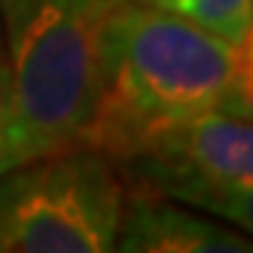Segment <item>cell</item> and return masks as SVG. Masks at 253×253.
<instances>
[{
    "mask_svg": "<svg viewBox=\"0 0 253 253\" xmlns=\"http://www.w3.org/2000/svg\"><path fill=\"white\" fill-rule=\"evenodd\" d=\"M250 85V46L140 0H110L98 28V104L83 134L116 162L134 140Z\"/></svg>",
    "mask_w": 253,
    "mask_h": 253,
    "instance_id": "6da1fadb",
    "label": "cell"
},
{
    "mask_svg": "<svg viewBox=\"0 0 253 253\" xmlns=\"http://www.w3.org/2000/svg\"><path fill=\"white\" fill-rule=\"evenodd\" d=\"M110 0H0L9 64L0 174L83 143L98 104V28Z\"/></svg>",
    "mask_w": 253,
    "mask_h": 253,
    "instance_id": "7a4b0ae2",
    "label": "cell"
},
{
    "mask_svg": "<svg viewBox=\"0 0 253 253\" xmlns=\"http://www.w3.org/2000/svg\"><path fill=\"white\" fill-rule=\"evenodd\" d=\"M113 165L137 192L171 198L250 232L253 110L250 85L134 140Z\"/></svg>",
    "mask_w": 253,
    "mask_h": 253,
    "instance_id": "3957f363",
    "label": "cell"
},
{
    "mask_svg": "<svg viewBox=\"0 0 253 253\" xmlns=\"http://www.w3.org/2000/svg\"><path fill=\"white\" fill-rule=\"evenodd\" d=\"M125 208L119 171L95 147H67L0 174V253H107Z\"/></svg>",
    "mask_w": 253,
    "mask_h": 253,
    "instance_id": "277c9868",
    "label": "cell"
},
{
    "mask_svg": "<svg viewBox=\"0 0 253 253\" xmlns=\"http://www.w3.org/2000/svg\"><path fill=\"white\" fill-rule=\"evenodd\" d=\"M250 232L189 205L137 192L125 198L113 250L122 253H247Z\"/></svg>",
    "mask_w": 253,
    "mask_h": 253,
    "instance_id": "5b68a950",
    "label": "cell"
},
{
    "mask_svg": "<svg viewBox=\"0 0 253 253\" xmlns=\"http://www.w3.org/2000/svg\"><path fill=\"white\" fill-rule=\"evenodd\" d=\"M140 3L189 19L216 37L229 40L232 46H250L253 0H140Z\"/></svg>",
    "mask_w": 253,
    "mask_h": 253,
    "instance_id": "8992f818",
    "label": "cell"
},
{
    "mask_svg": "<svg viewBox=\"0 0 253 253\" xmlns=\"http://www.w3.org/2000/svg\"><path fill=\"white\" fill-rule=\"evenodd\" d=\"M6 95H9V64H6L3 40H0V122H3V113H6Z\"/></svg>",
    "mask_w": 253,
    "mask_h": 253,
    "instance_id": "52a82bcc",
    "label": "cell"
}]
</instances>
